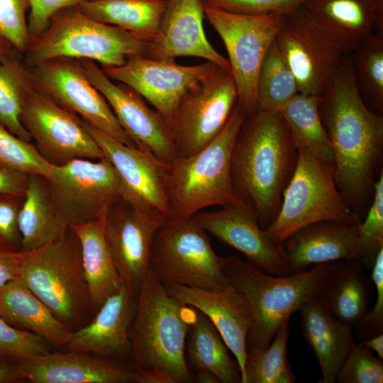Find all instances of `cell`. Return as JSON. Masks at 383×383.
<instances>
[{
  "label": "cell",
  "instance_id": "1",
  "mask_svg": "<svg viewBox=\"0 0 383 383\" xmlns=\"http://www.w3.org/2000/svg\"><path fill=\"white\" fill-rule=\"evenodd\" d=\"M318 111L333 151L336 187L361 222L383 174V116L361 98L349 54L320 96Z\"/></svg>",
  "mask_w": 383,
  "mask_h": 383
},
{
  "label": "cell",
  "instance_id": "2",
  "mask_svg": "<svg viewBox=\"0 0 383 383\" xmlns=\"http://www.w3.org/2000/svg\"><path fill=\"white\" fill-rule=\"evenodd\" d=\"M297 158L279 111L257 110L245 117L231 152V183L237 196L252 204L264 231L279 213Z\"/></svg>",
  "mask_w": 383,
  "mask_h": 383
},
{
  "label": "cell",
  "instance_id": "3",
  "mask_svg": "<svg viewBox=\"0 0 383 383\" xmlns=\"http://www.w3.org/2000/svg\"><path fill=\"white\" fill-rule=\"evenodd\" d=\"M196 313V309L170 296L150 269L138 291L136 313L128 331L133 368L162 371L174 383L191 382L186 338Z\"/></svg>",
  "mask_w": 383,
  "mask_h": 383
},
{
  "label": "cell",
  "instance_id": "4",
  "mask_svg": "<svg viewBox=\"0 0 383 383\" xmlns=\"http://www.w3.org/2000/svg\"><path fill=\"white\" fill-rule=\"evenodd\" d=\"M338 262L314 265L303 272L276 276L240 257H223V268L230 284L246 298L252 310L247 353L268 346L282 322L316 297Z\"/></svg>",
  "mask_w": 383,
  "mask_h": 383
},
{
  "label": "cell",
  "instance_id": "5",
  "mask_svg": "<svg viewBox=\"0 0 383 383\" xmlns=\"http://www.w3.org/2000/svg\"><path fill=\"white\" fill-rule=\"evenodd\" d=\"M18 277L71 331L92 319L79 239L70 226L58 240L19 252Z\"/></svg>",
  "mask_w": 383,
  "mask_h": 383
},
{
  "label": "cell",
  "instance_id": "6",
  "mask_svg": "<svg viewBox=\"0 0 383 383\" xmlns=\"http://www.w3.org/2000/svg\"><path fill=\"white\" fill-rule=\"evenodd\" d=\"M245 118L237 103L222 131L197 153L170 164L168 199L170 218H189L201 209L240 204L231 178L233 147Z\"/></svg>",
  "mask_w": 383,
  "mask_h": 383
},
{
  "label": "cell",
  "instance_id": "7",
  "mask_svg": "<svg viewBox=\"0 0 383 383\" xmlns=\"http://www.w3.org/2000/svg\"><path fill=\"white\" fill-rule=\"evenodd\" d=\"M150 42L118 26L96 21L79 6L57 11L47 29L23 54L27 67L55 58L69 57L118 67L129 56H147Z\"/></svg>",
  "mask_w": 383,
  "mask_h": 383
},
{
  "label": "cell",
  "instance_id": "8",
  "mask_svg": "<svg viewBox=\"0 0 383 383\" xmlns=\"http://www.w3.org/2000/svg\"><path fill=\"white\" fill-rule=\"evenodd\" d=\"M297 152L296 168L282 193L279 213L265 230L270 240L278 245L296 231L320 221L360 224L336 187L334 165L305 150Z\"/></svg>",
  "mask_w": 383,
  "mask_h": 383
},
{
  "label": "cell",
  "instance_id": "9",
  "mask_svg": "<svg viewBox=\"0 0 383 383\" xmlns=\"http://www.w3.org/2000/svg\"><path fill=\"white\" fill-rule=\"evenodd\" d=\"M150 263L162 283L207 291L231 287L223 257L213 250L208 233L190 218H170L160 226L152 243Z\"/></svg>",
  "mask_w": 383,
  "mask_h": 383
},
{
  "label": "cell",
  "instance_id": "10",
  "mask_svg": "<svg viewBox=\"0 0 383 383\" xmlns=\"http://www.w3.org/2000/svg\"><path fill=\"white\" fill-rule=\"evenodd\" d=\"M204 16L222 39L245 117L256 111V84L263 59L285 16L228 12L202 0Z\"/></svg>",
  "mask_w": 383,
  "mask_h": 383
},
{
  "label": "cell",
  "instance_id": "11",
  "mask_svg": "<svg viewBox=\"0 0 383 383\" xmlns=\"http://www.w3.org/2000/svg\"><path fill=\"white\" fill-rule=\"evenodd\" d=\"M44 178L69 226L104 218L109 207L125 197L122 182L106 157L74 159L62 165H52Z\"/></svg>",
  "mask_w": 383,
  "mask_h": 383
},
{
  "label": "cell",
  "instance_id": "12",
  "mask_svg": "<svg viewBox=\"0 0 383 383\" xmlns=\"http://www.w3.org/2000/svg\"><path fill=\"white\" fill-rule=\"evenodd\" d=\"M231 71L216 66L181 99L171 127L177 157L193 155L222 131L238 103Z\"/></svg>",
  "mask_w": 383,
  "mask_h": 383
},
{
  "label": "cell",
  "instance_id": "13",
  "mask_svg": "<svg viewBox=\"0 0 383 383\" xmlns=\"http://www.w3.org/2000/svg\"><path fill=\"white\" fill-rule=\"evenodd\" d=\"M28 69L33 85L61 108L118 142L138 147L119 124L104 96L89 82L79 60L55 58Z\"/></svg>",
  "mask_w": 383,
  "mask_h": 383
},
{
  "label": "cell",
  "instance_id": "14",
  "mask_svg": "<svg viewBox=\"0 0 383 383\" xmlns=\"http://www.w3.org/2000/svg\"><path fill=\"white\" fill-rule=\"evenodd\" d=\"M20 120L39 153L52 165L105 157L81 118L61 108L33 84L23 100Z\"/></svg>",
  "mask_w": 383,
  "mask_h": 383
},
{
  "label": "cell",
  "instance_id": "15",
  "mask_svg": "<svg viewBox=\"0 0 383 383\" xmlns=\"http://www.w3.org/2000/svg\"><path fill=\"white\" fill-rule=\"evenodd\" d=\"M275 42L304 94L321 96L345 55L301 7L284 16Z\"/></svg>",
  "mask_w": 383,
  "mask_h": 383
},
{
  "label": "cell",
  "instance_id": "16",
  "mask_svg": "<svg viewBox=\"0 0 383 383\" xmlns=\"http://www.w3.org/2000/svg\"><path fill=\"white\" fill-rule=\"evenodd\" d=\"M216 66L209 61L182 65L174 58L152 59L136 55L128 57L121 66L101 70L110 79L123 83L141 95L171 128L184 95Z\"/></svg>",
  "mask_w": 383,
  "mask_h": 383
},
{
  "label": "cell",
  "instance_id": "17",
  "mask_svg": "<svg viewBox=\"0 0 383 383\" xmlns=\"http://www.w3.org/2000/svg\"><path fill=\"white\" fill-rule=\"evenodd\" d=\"M81 123L115 168L125 189L124 200L145 213L170 217L168 179L170 165L144 147H129Z\"/></svg>",
  "mask_w": 383,
  "mask_h": 383
},
{
  "label": "cell",
  "instance_id": "18",
  "mask_svg": "<svg viewBox=\"0 0 383 383\" xmlns=\"http://www.w3.org/2000/svg\"><path fill=\"white\" fill-rule=\"evenodd\" d=\"M91 84L104 96L119 124L138 147H144L170 165L177 153L171 128L143 97L128 86L116 84L96 64L79 60Z\"/></svg>",
  "mask_w": 383,
  "mask_h": 383
},
{
  "label": "cell",
  "instance_id": "19",
  "mask_svg": "<svg viewBox=\"0 0 383 383\" xmlns=\"http://www.w3.org/2000/svg\"><path fill=\"white\" fill-rule=\"evenodd\" d=\"M168 218L142 211L121 199L104 218V238L122 284L138 293L150 269L154 236Z\"/></svg>",
  "mask_w": 383,
  "mask_h": 383
},
{
  "label": "cell",
  "instance_id": "20",
  "mask_svg": "<svg viewBox=\"0 0 383 383\" xmlns=\"http://www.w3.org/2000/svg\"><path fill=\"white\" fill-rule=\"evenodd\" d=\"M190 218L224 244L243 253L258 270L276 276L291 274L277 245L260 226L250 203L243 201L217 211H199Z\"/></svg>",
  "mask_w": 383,
  "mask_h": 383
},
{
  "label": "cell",
  "instance_id": "21",
  "mask_svg": "<svg viewBox=\"0 0 383 383\" xmlns=\"http://www.w3.org/2000/svg\"><path fill=\"white\" fill-rule=\"evenodd\" d=\"M204 17L202 0H167L158 32L150 42L146 57H197L231 70L228 59L207 40Z\"/></svg>",
  "mask_w": 383,
  "mask_h": 383
},
{
  "label": "cell",
  "instance_id": "22",
  "mask_svg": "<svg viewBox=\"0 0 383 383\" xmlns=\"http://www.w3.org/2000/svg\"><path fill=\"white\" fill-rule=\"evenodd\" d=\"M167 293L179 301L206 315L237 359L244 373L246 340L252 313L246 298L232 285L219 291H207L173 283H163Z\"/></svg>",
  "mask_w": 383,
  "mask_h": 383
},
{
  "label": "cell",
  "instance_id": "23",
  "mask_svg": "<svg viewBox=\"0 0 383 383\" xmlns=\"http://www.w3.org/2000/svg\"><path fill=\"white\" fill-rule=\"evenodd\" d=\"M23 382L130 383L133 368L110 358L67 350L15 360Z\"/></svg>",
  "mask_w": 383,
  "mask_h": 383
},
{
  "label": "cell",
  "instance_id": "24",
  "mask_svg": "<svg viewBox=\"0 0 383 383\" xmlns=\"http://www.w3.org/2000/svg\"><path fill=\"white\" fill-rule=\"evenodd\" d=\"M359 225L320 221L296 231L277 245L291 274L314 265L358 260Z\"/></svg>",
  "mask_w": 383,
  "mask_h": 383
},
{
  "label": "cell",
  "instance_id": "25",
  "mask_svg": "<svg viewBox=\"0 0 383 383\" xmlns=\"http://www.w3.org/2000/svg\"><path fill=\"white\" fill-rule=\"evenodd\" d=\"M138 292L122 284L108 298L92 319L72 333L67 350L126 358L131 356L128 331L135 317Z\"/></svg>",
  "mask_w": 383,
  "mask_h": 383
},
{
  "label": "cell",
  "instance_id": "26",
  "mask_svg": "<svg viewBox=\"0 0 383 383\" xmlns=\"http://www.w3.org/2000/svg\"><path fill=\"white\" fill-rule=\"evenodd\" d=\"M301 9L345 55L383 34V0H306Z\"/></svg>",
  "mask_w": 383,
  "mask_h": 383
},
{
  "label": "cell",
  "instance_id": "27",
  "mask_svg": "<svg viewBox=\"0 0 383 383\" xmlns=\"http://www.w3.org/2000/svg\"><path fill=\"white\" fill-rule=\"evenodd\" d=\"M358 260H340L316 298L341 323L355 326L369 311L374 283Z\"/></svg>",
  "mask_w": 383,
  "mask_h": 383
},
{
  "label": "cell",
  "instance_id": "28",
  "mask_svg": "<svg viewBox=\"0 0 383 383\" xmlns=\"http://www.w3.org/2000/svg\"><path fill=\"white\" fill-rule=\"evenodd\" d=\"M299 311L303 335L321 367L318 383H334L353 343L352 327L335 318L316 297Z\"/></svg>",
  "mask_w": 383,
  "mask_h": 383
},
{
  "label": "cell",
  "instance_id": "29",
  "mask_svg": "<svg viewBox=\"0 0 383 383\" xmlns=\"http://www.w3.org/2000/svg\"><path fill=\"white\" fill-rule=\"evenodd\" d=\"M0 317L16 328L34 333L59 348H66L72 331L18 277L0 289Z\"/></svg>",
  "mask_w": 383,
  "mask_h": 383
},
{
  "label": "cell",
  "instance_id": "30",
  "mask_svg": "<svg viewBox=\"0 0 383 383\" xmlns=\"http://www.w3.org/2000/svg\"><path fill=\"white\" fill-rule=\"evenodd\" d=\"M81 247L84 273L94 315L122 282L104 238V218L70 226Z\"/></svg>",
  "mask_w": 383,
  "mask_h": 383
},
{
  "label": "cell",
  "instance_id": "31",
  "mask_svg": "<svg viewBox=\"0 0 383 383\" xmlns=\"http://www.w3.org/2000/svg\"><path fill=\"white\" fill-rule=\"evenodd\" d=\"M20 252L30 251L60 238L70 226L55 206L43 177L30 174L18 216Z\"/></svg>",
  "mask_w": 383,
  "mask_h": 383
},
{
  "label": "cell",
  "instance_id": "32",
  "mask_svg": "<svg viewBox=\"0 0 383 383\" xmlns=\"http://www.w3.org/2000/svg\"><path fill=\"white\" fill-rule=\"evenodd\" d=\"M167 0H90L81 11L96 21L122 28L150 42L157 35Z\"/></svg>",
  "mask_w": 383,
  "mask_h": 383
},
{
  "label": "cell",
  "instance_id": "33",
  "mask_svg": "<svg viewBox=\"0 0 383 383\" xmlns=\"http://www.w3.org/2000/svg\"><path fill=\"white\" fill-rule=\"evenodd\" d=\"M319 101L318 96L298 93L279 112L296 150H305L318 159L334 165L332 145L319 114Z\"/></svg>",
  "mask_w": 383,
  "mask_h": 383
},
{
  "label": "cell",
  "instance_id": "34",
  "mask_svg": "<svg viewBox=\"0 0 383 383\" xmlns=\"http://www.w3.org/2000/svg\"><path fill=\"white\" fill-rule=\"evenodd\" d=\"M187 357L194 370H208L216 375L220 382H241L238 362L229 356L216 326L197 309L188 341Z\"/></svg>",
  "mask_w": 383,
  "mask_h": 383
},
{
  "label": "cell",
  "instance_id": "35",
  "mask_svg": "<svg viewBox=\"0 0 383 383\" xmlns=\"http://www.w3.org/2000/svg\"><path fill=\"white\" fill-rule=\"evenodd\" d=\"M21 55L13 49L0 60V123L20 138L31 142L20 120L23 100L33 86Z\"/></svg>",
  "mask_w": 383,
  "mask_h": 383
},
{
  "label": "cell",
  "instance_id": "36",
  "mask_svg": "<svg viewBox=\"0 0 383 383\" xmlns=\"http://www.w3.org/2000/svg\"><path fill=\"white\" fill-rule=\"evenodd\" d=\"M361 98L373 112L383 113V34L373 33L349 54Z\"/></svg>",
  "mask_w": 383,
  "mask_h": 383
},
{
  "label": "cell",
  "instance_id": "37",
  "mask_svg": "<svg viewBox=\"0 0 383 383\" xmlns=\"http://www.w3.org/2000/svg\"><path fill=\"white\" fill-rule=\"evenodd\" d=\"M298 93L296 80L274 40L257 75L256 111H279Z\"/></svg>",
  "mask_w": 383,
  "mask_h": 383
},
{
  "label": "cell",
  "instance_id": "38",
  "mask_svg": "<svg viewBox=\"0 0 383 383\" xmlns=\"http://www.w3.org/2000/svg\"><path fill=\"white\" fill-rule=\"evenodd\" d=\"M289 317L277 331L272 343L247 353L241 383H293L295 377L287 357Z\"/></svg>",
  "mask_w": 383,
  "mask_h": 383
},
{
  "label": "cell",
  "instance_id": "39",
  "mask_svg": "<svg viewBox=\"0 0 383 383\" xmlns=\"http://www.w3.org/2000/svg\"><path fill=\"white\" fill-rule=\"evenodd\" d=\"M0 165L27 175L46 177L52 165L39 153L35 145L9 131L0 123Z\"/></svg>",
  "mask_w": 383,
  "mask_h": 383
},
{
  "label": "cell",
  "instance_id": "40",
  "mask_svg": "<svg viewBox=\"0 0 383 383\" xmlns=\"http://www.w3.org/2000/svg\"><path fill=\"white\" fill-rule=\"evenodd\" d=\"M383 248V174L374 184L372 203L359 225V256L365 268L372 269Z\"/></svg>",
  "mask_w": 383,
  "mask_h": 383
},
{
  "label": "cell",
  "instance_id": "41",
  "mask_svg": "<svg viewBox=\"0 0 383 383\" xmlns=\"http://www.w3.org/2000/svg\"><path fill=\"white\" fill-rule=\"evenodd\" d=\"M336 380L339 383H382V359L374 357L362 343L353 342Z\"/></svg>",
  "mask_w": 383,
  "mask_h": 383
},
{
  "label": "cell",
  "instance_id": "42",
  "mask_svg": "<svg viewBox=\"0 0 383 383\" xmlns=\"http://www.w3.org/2000/svg\"><path fill=\"white\" fill-rule=\"evenodd\" d=\"M50 343L43 337L9 324L0 317V357L19 360L50 352Z\"/></svg>",
  "mask_w": 383,
  "mask_h": 383
},
{
  "label": "cell",
  "instance_id": "43",
  "mask_svg": "<svg viewBox=\"0 0 383 383\" xmlns=\"http://www.w3.org/2000/svg\"><path fill=\"white\" fill-rule=\"evenodd\" d=\"M28 0H0V37L22 55L31 38L26 22Z\"/></svg>",
  "mask_w": 383,
  "mask_h": 383
},
{
  "label": "cell",
  "instance_id": "44",
  "mask_svg": "<svg viewBox=\"0 0 383 383\" xmlns=\"http://www.w3.org/2000/svg\"><path fill=\"white\" fill-rule=\"evenodd\" d=\"M223 11L244 15L287 16L301 7L306 0H204Z\"/></svg>",
  "mask_w": 383,
  "mask_h": 383
},
{
  "label": "cell",
  "instance_id": "45",
  "mask_svg": "<svg viewBox=\"0 0 383 383\" xmlns=\"http://www.w3.org/2000/svg\"><path fill=\"white\" fill-rule=\"evenodd\" d=\"M371 279L376 289V301L372 309L355 326L360 342L383 333V248L378 252L372 268Z\"/></svg>",
  "mask_w": 383,
  "mask_h": 383
},
{
  "label": "cell",
  "instance_id": "46",
  "mask_svg": "<svg viewBox=\"0 0 383 383\" xmlns=\"http://www.w3.org/2000/svg\"><path fill=\"white\" fill-rule=\"evenodd\" d=\"M24 196L0 194V249L19 252L21 235L18 226V216Z\"/></svg>",
  "mask_w": 383,
  "mask_h": 383
},
{
  "label": "cell",
  "instance_id": "47",
  "mask_svg": "<svg viewBox=\"0 0 383 383\" xmlns=\"http://www.w3.org/2000/svg\"><path fill=\"white\" fill-rule=\"evenodd\" d=\"M90 0H28L30 13L28 27L31 42L38 38L48 28L51 17L59 10Z\"/></svg>",
  "mask_w": 383,
  "mask_h": 383
},
{
  "label": "cell",
  "instance_id": "48",
  "mask_svg": "<svg viewBox=\"0 0 383 383\" xmlns=\"http://www.w3.org/2000/svg\"><path fill=\"white\" fill-rule=\"evenodd\" d=\"M28 177L0 165V194L24 196Z\"/></svg>",
  "mask_w": 383,
  "mask_h": 383
},
{
  "label": "cell",
  "instance_id": "49",
  "mask_svg": "<svg viewBox=\"0 0 383 383\" xmlns=\"http://www.w3.org/2000/svg\"><path fill=\"white\" fill-rule=\"evenodd\" d=\"M18 252L0 250V289L9 282L18 277Z\"/></svg>",
  "mask_w": 383,
  "mask_h": 383
},
{
  "label": "cell",
  "instance_id": "50",
  "mask_svg": "<svg viewBox=\"0 0 383 383\" xmlns=\"http://www.w3.org/2000/svg\"><path fill=\"white\" fill-rule=\"evenodd\" d=\"M132 380L135 383H174L167 373L155 369L133 368Z\"/></svg>",
  "mask_w": 383,
  "mask_h": 383
},
{
  "label": "cell",
  "instance_id": "51",
  "mask_svg": "<svg viewBox=\"0 0 383 383\" xmlns=\"http://www.w3.org/2000/svg\"><path fill=\"white\" fill-rule=\"evenodd\" d=\"M18 382H23V380L16 361L0 357V383Z\"/></svg>",
  "mask_w": 383,
  "mask_h": 383
},
{
  "label": "cell",
  "instance_id": "52",
  "mask_svg": "<svg viewBox=\"0 0 383 383\" xmlns=\"http://www.w3.org/2000/svg\"><path fill=\"white\" fill-rule=\"evenodd\" d=\"M361 343L372 351L376 352L379 357L383 359V333L374 336Z\"/></svg>",
  "mask_w": 383,
  "mask_h": 383
},
{
  "label": "cell",
  "instance_id": "53",
  "mask_svg": "<svg viewBox=\"0 0 383 383\" xmlns=\"http://www.w3.org/2000/svg\"><path fill=\"white\" fill-rule=\"evenodd\" d=\"M196 382L198 383H219L220 380L211 371L206 369L196 370Z\"/></svg>",
  "mask_w": 383,
  "mask_h": 383
},
{
  "label": "cell",
  "instance_id": "54",
  "mask_svg": "<svg viewBox=\"0 0 383 383\" xmlns=\"http://www.w3.org/2000/svg\"><path fill=\"white\" fill-rule=\"evenodd\" d=\"M13 46L0 37V60L13 50Z\"/></svg>",
  "mask_w": 383,
  "mask_h": 383
},
{
  "label": "cell",
  "instance_id": "55",
  "mask_svg": "<svg viewBox=\"0 0 383 383\" xmlns=\"http://www.w3.org/2000/svg\"><path fill=\"white\" fill-rule=\"evenodd\" d=\"M0 250H1V251H4V250H1V249H0Z\"/></svg>",
  "mask_w": 383,
  "mask_h": 383
}]
</instances>
